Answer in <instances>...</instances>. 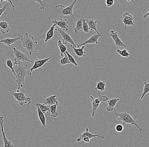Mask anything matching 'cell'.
Listing matches in <instances>:
<instances>
[{"mask_svg": "<svg viewBox=\"0 0 149 147\" xmlns=\"http://www.w3.org/2000/svg\"><path fill=\"white\" fill-rule=\"evenodd\" d=\"M30 67L27 65H24L23 62H19L16 65H14V68L16 74V82L18 85V89L16 90V92H20L21 87L23 90L26 88L25 85V78L27 76L30 75Z\"/></svg>", "mask_w": 149, "mask_h": 147, "instance_id": "cell-1", "label": "cell"}, {"mask_svg": "<svg viewBox=\"0 0 149 147\" xmlns=\"http://www.w3.org/2000/svg\"><path fill=\"white\" fill-rule=\"evenodd\" d=\"M114 110L115 112L114 114H115L116 117H118L117 118V120L118 121L122 122L124 125L128 124H130L132 127L134 125L138 129L140 132H142L143 130L142 128L140 127L139 125L132 118V116L130 115L128 111H125L124 112H122V111H120L119 113H117L115 109Z\"/></svg>", "mask_w": 149, "mask_h": 147, "instance_id": "cell-2", "label": "cell"}, {"mask_svg": "<svg viewBox=\"0 0 149 147\" xmlns=\"http://www.w3.org/2000/svg\"><path fill=\"white\" fill-rule=\"evenodd\" d=\"M21 40L22 45L28 51L30 56H31L38 44V42L34 40L33 36H29L27 32L25 33L24 37L21 39Z\"/></svg>", "mask_w": 149, "mask_h": 147, "instance_id": "cell-3", "label": "cell"}, {"mask_svg": "<svg viewBox=\"0 0 149 147\" xmlns=\"http://www.w3.org/2000/svg\"><path fill=\"white\" fill-rule=\"evenodd\" d=\"M9 91L11 92L12 95L13 96L16 102L20 106H23L25 104H27L29 105L31 104V99L29 96L25 95L26 92H23V91H20L19 92H13L11 89H9Z\"/></svg>", "mask_w": 149, "mask_h": 147, "instance_id": "cell-4", "label": "cell"}, {"mask_svg": "<svg viewBox=\"0 0 149 147\" xmlns=\"http://www.w3.org/2000/svg\"><path fill=\"white\" fill-rule=\"evenodd\" d=\"M77 0H75L69 6L65 7L64 6L58 5L55 7V12L56 13L62 16L70 15L74 18L73 15V7L74 4L77 2Z\"/></svg>", "mask_w": 149, "mask_h": 147, "instance_id": "cell-5", "label": "cell"}, {"mask_svg": "<svg viewBox=\"0 0 149 147\" xmlns=\"http://www.w3.org/2000/svg\"><path fill=\"white\" fill-rule=\"evenodd\" d=\"M13 53L15 58L14 59V65H16L19 62H28L34 63V62L29 59L27 56L22 52L20 50L17 49L16 47H13Z\"/></svg>", "mask_w": 149, "mask_h": 147, "instance_id": "cell-6", "label": "cell"}, {"mask_svg": "<svg viewBox=\"0 0 149 147\" xmlns=\"http://www.w3.org/2000/svg\"><path fill=\"white\" fill-rule=\"evenodd\" d=\"M90 97L92 100V108H93V113H92V117L94 118L95 117V114L96 111L99 107L101 102L107 101L109 100V98L106 96L103 95L96 98H94L92 95H90Z\"/></svg>", "mask_w": 149, "mask_h": 147, "instance_id": "cell-7", "label": "cell"}, {"mask_svg": "<svg viewBox=\"0 0 149 147\" xmlns=\"http://www.w3.org/2000/svg\"><path fill=\"white\" fill-rule=\"evenodd\" d=\"M55 30L58 31L60 33L62 38V42L65 45L67 44V43L69 42L74 47H77L73 39L71 38L69 33H68L66 31L61 29H55Z\"/></svg>", "mask_w": 149, "mask_h": 147, "instance_id": "cell-8", "label": "cell"}, {"mask_svg": "<svg viewBox=\"0 0 149 147\" xmlns=\"http://www.w3.org/2000/svg\"><path fill=\"white\" fill-rule=\"evenodd\" d=\"M122 22L125 25V29H126V26H134L135 24L134 22V18L133 16L128 12L124 13L121 17Z\"/></svg>", "mask_w": 149, "mask_h": 147, "instance_id": "cell-9", "label": "cell"}, {"mask_svg": "<svg viewBox=\"0 0 149 147\" xmlns=\"http://www.w3.org/2000/svg\"><path fill=\"white\" fill-rule=\"evenodd\" d=\"M51 56L49 57L43 59H35L34 62V65H33L32 68H30V76H31L33 72L36 69H38L39 68L42 66L45 65L47 62H48L50 59H51Z\"/></svg>", "mask_w": 149, "mask_h": 147, "instance_id": "cell-10", "label": "cell"}, {"mask_svg": "<svg viewBox=\"0 0 149 147\" xmlns=\"http://www.w3.org/2000/svg\"><path fill=\"white\" fill-rule=\"evenodd\" d=\"M102 32H100L99 34L97 33V34H94L85 42L82 44H78L76 45V46L78 47H80L88 44H96V45H98V40L99 38L102 37Z\"/></svg>", "mask_w": 149, "mask_h": 147, "instance_id": "cell-11", "label": "cell"}, {"mask_svg": "<svg viewBox=\"0 0 149 147\" xmlns=\"http://www.w3.org/2000/svg\"><path fill=\"white\" fill-rule=\"evenodd\" d=\"M3 119H4L3 117H2V116L0 117V125H1V131L2 133L4 147H14L13 142L11 141L8 140L6 136L5 133L4 131V128H3Z\"/></svg>", "mask_w": 149, "mask_h": 147, "instance_id": "cell-12", "label": "cell"}, {"mask_svg": "<svg viewBox=\"0 0 149 147\" xmlns=\"http://www.w3.org/2000/svg\"><path fill=\"white\" fill-rule=\"evenodd\" d=\"M100 134H93L89 132L88 128H86V131L83 133L81 134H79V137L76 139V141L78 142H80L81 141L82 139L84 137H87L89 139H91L95 137H98L101 138L102 139H104V137L101 136L100 135Z\"/></svg>", "mask_w": 149, "mask_h": 147, "instance_id": "cell-13", "label": "cell"}, {"mask_svg": "<svg viewBox=\"0 0 149 147\" xmlns=\"http://www.w3.org/2000/svg\"><path fill=\"white\" fill-rule=\"evenodd\" d=\"M110 36L112 38L115 45L119 47H127V46L122 42L121 39L119 38L117 32H115L113 30L110 31Z\"/></svg>", "mask_w": 149, "mask_h": 147, "instance_id": "cell-14", "label": "cell"}, {"mask_svg": "<svg viewBox=\"0 0 149 147\" xmlns=\"http://www.w3.org/2000/svg\"><path fill=\"white\" fill-rule=\"evenodd\" d=\"M56 95H52L48 97L45 98L43 100V103L47 107H50L53 105H58V102L56 98Z\"/></svg>", "mask_w": 149, "mask_h": 147, "instance_id": "cell-15", "label": "cell"}, {"mask_svg": "<svg viewBox=\"0 0 149 147\" xmlns=\"http://www.w3.org/2000/svg\"><path fill=\"white\" fill-rule=\"evenodd\" d=\"M52 23L54 24H55L56 26L60 27L61 29L67 31L69 29L68 24V21L67 19H61L59 21L56 20V19L52 21Z\"/></svg>", "mask_w": 149, "mask_h": 147, "instance_id": "cell-16", "label": "cell"}, {"mask_svg": "<svg viewBox=\"0 0 149 147\" xmlns=\"http://www.w3.org/2000/svg\"><path fill=\"white\" fill-rule=\"evenodd\" d=\"M23 38V35H19L18 37L16 38H6L2 40H0V42H2L6 45L8 47H11L12 45L15 43L19 40H21Z\"/></svg>", "mask_w": 149, "mask_h": 147, "instance_id": "cell-17", "label": "cell"}, {"mask_svg": "<svg viewBox=\"0 0 149 147\" xmlns=\"http://www.w3.org/2000/svg\"><path fill=\"white\" fill-rule=\"evenodd\" d=\"M70 47L73 49V51H72V53H75L77 56L79 57H85L86 52L84 51V46H82L81 47H78V48H75L73 45H71Z\"/></svg>", "mask_w": 149, "mask_h": 147, "instance_id": "cell-18", "label": "cell"}, {"mask_svg": "<svg viewBox=\"0 0 149 147\" xmlns=\"http://www.w3.org/2000/svg\"><path fill=\"white\" fill-rule=\"evenodd\" d=\"M0 31L2 34H5L10 31V27L9 23L3 20L0 21Z\"/></svg>", "mask_w": 149, "mask_h": 147, "instance_id": "cell-19", "label": "cell"}, {"mask_svg": "<svg viewBox=\"0 0 149 147\" xmlns=\"http://www.w3.org/2000/svg\"><path fill=\"white\" fill-rule=\"evenodd\" d=\"M120 100L119 98H112L107 100L108 104V107L107 108V110L108 111H113L114 109V107L116 106V103Z\"/></svg>", "mask_w": 149, "mask_h": 147, "instance_id": "cell-20", "label": "cell"}, {"mask_svg": "<svg viewBox=\"0 0 149 147\" xmlns=\"http://www.w3.org/2000/svg\"><path fill=\"white\" fill-rule=\"evenodd\" d=\"M86 21L88 25L90 31H95L97 34L100 33L97 29V20H94L92 19H88L86 18Z\"/></svg>", "mask_w": 149, "mask_h": 147, "instance_id": "cell-21", "label": "cell"}, {"mask_svg": "<svg viewBox=\"0 0 149 147\" xmlns=\"http://www.w3.org/2000/svg\"><path fill=\"white\" fill-rule=\"evenodd\" d=\"M74 30L75 33H77L79 35L80 34L79 32L83 31V26L82 20L81 17L77 19Z\"/></svg>", "mask_w": 149, "mask_h": 147, "instance_id": "cell-22", "label": "cell"}, {"mask_svg": "<svg viewBox=\"0 0 149 147\" xmlns=\"http://www.w3.org/2000/svg\"><path fill=\"white\" fill-rule=\"evenodd\" d=\"M37 107V113L39 118L42 125L43 126L44 128L46 127V118L44 114L42 112V111L40 109V107L38 106H36Z\"/></svg>", "mask_w": 149, "mask_h": 147, "instance_id": "cell-23", "label": "cell"}, {"mask_svg": "<svg viewBox=\"0 0 149 147\" xmlns=\"http://www.w3.org/2000/svg\"><path fill=\"white\" fill-rule=\"evenodd\" d=\"M3 1L5 2V3L4 6L3 8L0 9V17H1V15H2V14L5 12L6 10L8 8V7H9L10 6H12L13 10H14L15 8V6L13 4L12 1H11V0L10 1H4H4H1V2H2Z\"/></svg>", "mask_w": 149, "mask_h": 147, "instance_id": "cell-24", "label": "cell"}, {"mask_svg": "<svg viewBox=\"0 0 149 147\" xmlns=\"http://www.w3.org/2000/svg\"><path fill=\"white\" fill-rule=\"evenodd\" d=\"M56 25L55 24H54L53 26L51 27V28L49 30L47 33H46V38L45 40H44V42H47L48 40H50L51 38H53L54 35V31L55 30V28Z\"/></svg>", "mask_w": 149, "mask_h": 147, "instance_id": "cell-25", "label": "cell"}, {"mask_svg": "<svg viewBox=\"0 0 149 147\" xmlns=\"http://www.w3.org/2000/svg\"><path fill=\"white\" fill-rule=\"evenodd\" d=\"M106 82L105 81H98L96 87L95 88V90H100L101 92H103L106 90Z\"/></svg>", "mask_w": 149, "mask_h": 147, "instance_id": "cell-26", "label": "cell"}, {"mask_svg": "<svg viewBox=\"0 0 149 147\" xmlns=\"http://www.w3.org/2000/svg\"><path fill=\"white\" fill-rule=\"evenodd\" d=\"M58 46L61 52L60 56L61 57L63 56V54L65 53V52L67 51V47L65 46V45L62 43L61 40H58Z\"/></svg>", "mask_w": 149, "mask_h": 147, "instance_id": "cell-27", "label": "cell"}, {"mask_svg": "<svg viewBox=\"0 0 149 147\" xmlns=\"http://www.w3.org/2000/svg\"><path fill=\"white\" fill-rule=\"evenodd\" d=\"M36 106H38L40 107V109L42 111V112L45 114L47 112H51V110H50V107H47L46 105L45 104H41L40 103H36Z\"/></svg>", "mask_w": 149, "mask_h": 147, "instance_id": "cell-28", "label": "cell"}, {"mask_svg": "<svg viewBox=\"0 0 149 147\" xmlns=\"http://www.w3.org/2000/svg\"><path fill=\"white\" fill-rule=\"evenodd\" d=\"M142 85L144 86V88H143V93L140 98V100H142L143 98L145 96V95L149 92V83H147L146 81H145L144 83Z\"/></svg>", "mask_w": 149, "mask_h": 147, "instance_id": "cell-29", "label": "cell"}, {"mask_svg": "<svg viewBox=\"0 0 149 147\" xmlns=\"http://www.w3.org/2000/svg\"><path fill=\"white\" fill-rule=\"evenodd\" d=\"M58 106V105H55L49 107L51 110V116L53 117L54 119L58 115H59V114L56 111V109Z\"/></svg>", "mask_w": 149, "mask_h": 147, "instance_id": "cell-30", "label": "cell"}, {"mask_svg": "<svg viewBox=\"0 0 149 147\" xmlns=\"http://www.w3.org/2000/svg\"><path fill=\"white\" fill-rule=\"evenodd\" d=\"M116 52L123 57L128 58L130 56V54L125 49L121 50L118 48L116 49Z\"/></svg>", "mask_w": 149, "mask_h": 147, "instance_id": "cell-31", "label": "cell"}, {"mask_svg": "<svg viewBox=\"0 0 149 147\" xmlns=\"http://www.w3.org/2000/svg\"><path fill=\"white\" fill-rule=\"evenodd\" d=\"M64 54L65 55L64 57H62L59 60V63L62 66L65 65H67V64L71 63V62L69 61V59L67 55L65 53Z\"/></svg>", "mask_w": 149, "mask_h": 147, "instance_id": "cell-32", "label": "cell"}, {"mask_svg": "<svg viewBox=\"0 0 149 147\" xmlns=\"http://www.w3.org/2000/svg\"><path fill=\"white\" fill-rule=\"evenodd\" d=\"M6 65L7 67H8L10 70H11L12 72L14 73L15 77H16V74L15 71V69H14L13 64L12 60L10 59H6Z\"/></svg>", "mask_w": 149, "mask_h": 147, "instance_id": "cell-33", "label": "cell"}, {"mask_svg": "<svg viewBox=\"0 0 149 147\" xmlns=\"http://www.w3.org/2000/svg\"><path fill=\"white\" fill-rule=\"evenodd\" d=\"M65 53L67 55V56H68L69 59V61L71 62V63H72L73 65H74L76 66L79 65V64L76 62L75 59H74V57L69 52V51H66Z\"/></svg>", "mask_w": 149, "mask_h": 147, "instance_id": "cell-34", "label": "cell"}, {"mask_svg": "<svg viewBox=\"0 0 149 147\" xmlns=\"http://www.w3.org/2000/svg\"><path fill=\"white\" fill-rule=\"evenodd\" d=\"M81 18L82 20L83 26V31L85 33H88L90 31L88 25L86 21V19H84L83 17H81Z\"/></svg>", "mask_w": 149, "mask_h": 147, "instance_id": "cell-35", "label": "cell"}, {"mask_svg": "<svg viewBox=\"0 0 149 147\" xmlns=\"http://www.w3.org/2000/svg\"><path fill=\"white\" fill-rule=\"evenodd\" d=\"M115 129L117 132H123L124 130V127L121 124H118L115 126Z\"/></svg>", "mask_w": 149, "mask_h": 147, "instance_id": "cell-36", "label": "cell"}, {"mask_svg": "<svg viewBox=\"0 0 149 147\" xmlns=\"http://www.w3.org/2000/svg\"><path fill=\"white\" fill-rule=\"evenodd\" d=\"M34 1L39 3V4H40L39 7H40V10H44L46 5V3L45 2L42 1V0H38V1H35V0H34Z\"/></svg>", "mask_w": 149, "mask_h": 147, "instance_id": "cell-37", "label": "cell"}, {"mask_svg": "<svg viewBox=\"0 0 149 147\" xmlns=\"http://www.w3.org/2000/svg\"><path fill=\"white\" fill-rule=\"evenodd\" d=\"M114 0H107L106 1V4L107 7H110L114 4Z\"/></svg>", "mask_w": 149, "mask_h": 147, "instance_id": "cell-38", "label": "cell"}, {"mask_svg": "<svg viewBox=\"0 0 149 147\" xmlns=\"http://www.w3.org/2000/svg\"><path fill=\"white\" fill-rule=\"evenodd\" d=\"M149 16V11L148 12V13H145V14H144V15L143 16V17H144V18H147V17H148V16Z\"/></svg>", "mask_w": 149, "mask_h": 147, "instance_id": "cell-39", "label": "cell"}, {"mask_svg": "<svg viewBox=\"0 0 149 147\" xmlns=\"http://www.w3.org/2000/svg\"></svg>", "mask_w": 149, "mask_h": 147, "instance_id": "cell-40", "label": "cell"}, {"mask_svg": "<svg viewBox=\"0 0 149 147\" xmlns=\"http://www.w3.org/2000/svg\"></svg>", "mask_w": 149, "mask_h": 147, "instance_id": "cell-41", "label": "cell"}]
</instances>
